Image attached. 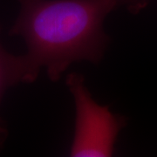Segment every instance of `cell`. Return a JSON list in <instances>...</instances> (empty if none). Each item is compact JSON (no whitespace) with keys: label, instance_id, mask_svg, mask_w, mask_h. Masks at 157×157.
I'll return each mask as SVG.
<instances>
[{"label":"cell","instance_id":"obj_2","mask_svg":"<svg viewBox=\"0 0 157 157\" xmlns=\"http://www.w3.org/2000/svg\"><path fill=\"white\" fill-rule=\"evenodd\" d=\"M76 110L75 129L70 156H112L126 119L101 106L91 95L84 77L71 73L67 78Z\"/></svg>","mask_w":157,"mask_h":157},{"label":"cell","instance_id":"obj_4","mask_svg":"<svg viewBox=\"0 0 157 157\" xmlns=\"http://www.w3.org/2000/svg\"><path fill=\"white\" fill-rule=\"evenodd\" d=\"M141 0H122V4H128L130 5L132 7H137L140 5V2Z\"/></svg>","mask_w":157,"mask_h":157},{"label":"cell","instance_id":"obj_3","mask_svg":"<svg viewBox=\"0 0 157 157\" xmlns=\"http://www.w3.org/2000/svg\"><path fill=\"white\" fill-rule=\"evenodd\" d=\"M23 55L16 56L6 52L0 43V103L6 91L19 83H33ZM8 128L0 116V150L8 137Z\"/></svg>","mask_w":157,"mask_h":157},{"label":"cell","instance_id":"obj_1","mask_svg":"<svg viewBox=\"0 0 157 157\" xmlns=\"http://www.w3.org/2000/svg\"><path fill=\"white\" fill-rule=\"evenodd\" d=\"M20 11L9 31L22 37L23 55L33 80L45 68L51 81H58L73 63L98 64L110 38L105 18L122 0H17Z\"/></svg>","mask_w":157,"mask_h":157}]
</instances>
